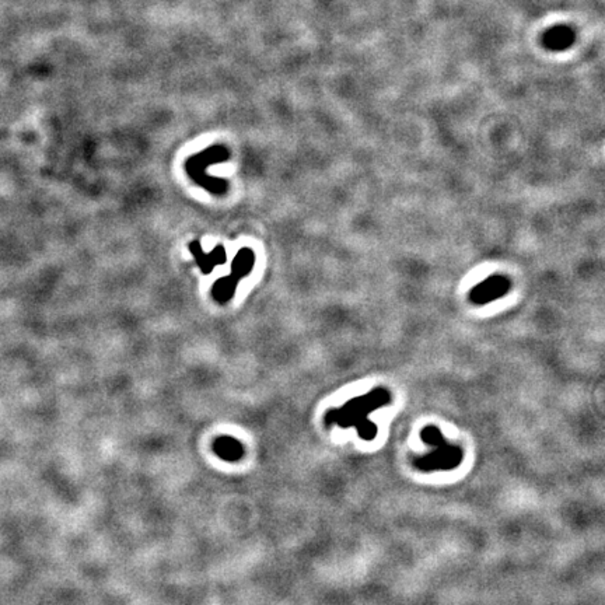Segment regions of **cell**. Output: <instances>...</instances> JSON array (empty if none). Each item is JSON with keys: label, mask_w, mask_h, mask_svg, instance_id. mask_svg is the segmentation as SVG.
Wrapping results in <instances>:
<instances>
[{"label": "cell", "mask_w": 605, "mask_h": 605, "mask_svg": "<svg viewBox=\"0 0 605 605\" xmlns=\"http://www.w3.org/2000/svg\"><path fill=\"white\" fill-rule=\"evenodd\" d=\"M213 451L226 462H237L244 455V445L233 436H219L213 441Z\"/></svg>", "instance_id": "2"}, {"label": "cell", "mask_w": 605, "mask_h": 605, "mask_svg": "<svg viewBox=\"0 0 605 605\" xmlns=\"http://www.w3.org/2000/svg\"><path fill=\"white\" fill-rule=\"evenodd\" d=\"M512 282L507 276L492 275L471 289L468 300L474 306H486L509 293Z\"/></svg>", "instance_id": "1"}]
</instances>
